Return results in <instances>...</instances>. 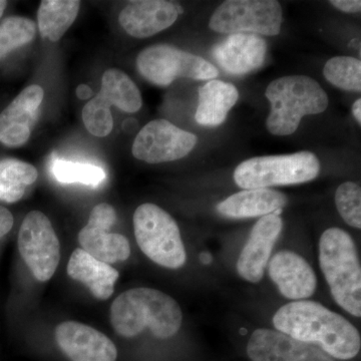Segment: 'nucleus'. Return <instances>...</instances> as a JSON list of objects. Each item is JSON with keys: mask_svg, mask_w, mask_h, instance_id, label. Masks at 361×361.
Here are the masks:
<instances>
[{"mask_svg": "<svg viewBox=\"0 0 361 361\" xmlns=\"http://www.w3.org/2000/svg\"><path fill=\"white\" fill-rule=\"evenodd\" d=\"M140 73L159 87H168L177 78L213 80L219 71L201 56H195L169 44H157L144 49L137 56Z\"/></svg>", "mask_w": 361, "mask_h": 361, "instance_id": "1a4fd4ad", "label": "nucleus"}, {"mask_svg": "<svg viewBox=\"0 0 361 361\" xmlns=\"http://www.w3.org/2000/svg\"><path fill=\"white\" fill-rule=\"evenodd\" d=\"M283 11L275 0H228L211 16L209 27L218 33L275 37L281 30Z\"/></svg>", "mask_w": 361, "mask_h": 361, "instance_id": "6e6552de", "label": "nucleus"}, {"mask_svg": "<svg viewBox=\"0 0 361 361\" xmlns=\"http://www.w3.org/2000/svg\"><path fill=\"white\" fill-rule=\"evenodd\" d=\"M201 260L203 263H209V261H210V256H209L208 254H202Z\"/></svg>", "mask_w": 361, "mask_h": 361, "instance_id": "72a5a7b5", "label": "nucleus"}, {"mask_svg": "<svg viewBox=\"0 0 361 361\" xmlns=\"http://www.w3.org/2000/svg\"><path fill=\"white\" fill-rule=\"evenodd\" d=\"M115 208L101 203L90 212L89 222L78 233V243L82 250L108 264L123 262L130 256V245L127 237L111 233L115 225Z\"/></svg>", "mask_w": 361, "mask_h": 361, "instance_id": "f8f14e48", "label": "nucleus"}, {"mask_svg": "<svg viewBox=\"0 0 361 361\" xmlns=\"http://www.w3.org/2000/svg\"><path fill=\"white\" fill-rule=\"evenodd\" d=\"M286 203V196L276 190H244L218 204L217 211L224 217L246 219L270 215L282 210Z\"/></svg>", "mask_w": 361, "mask_h": 361, "instance_id": "412c9836", "label": "nucleus"}, {"mask_svg": "<svg viewBox=\"0 0 361 361\" xmlns=\"http://www.w3.org/2000/svg\"><path fill=\"white\" fill-rule=\"evenodd\" d=\"M265 94L271 104L266 127L274 135L293 134L303 116L322 114L329 106L326 92L306 75L277 78L268 85Z\"/></svg>", "mask_w": 361, "mask_h": 361, "instance_id": "20e7f679", "label": "nucleus"}, {"mask_svg": "<svg viewBox=\"0 0 361 361\" xmlns=\"http://www.w3.org/2000/svg\"><path fill=\"white\" fill-rule=\"evenodd\" d=\"M282 229L283 220L274 214L261 217L254 225L237 261V272L244 280L257 283L262 279Z\"/></svg>", "mask_w": 361, "mask_h": 361, "instance_id": "2eb2a0df", "label": "nucleus"}, {"mask_svg": "<svg viewBox=\"0 0 361 361\" xmlns=\"http://www.w3.org/2000/svg\"><path fill=\"white\" fill-rule=\"evenodd\" d=\"M245 350L251 361H336L317 346L272 329L255 330Z\"/></svg>", "mask_w": 361, "mask_h": 361, "instance_id": "ddd939ff", "label": "nucleus"}, {"mask_svg": "<svg viewBox=\"0 0 361 361\" xmlns=\"http://www.w3.org/2000/svg\"><path fill=\"white\" fill-rule=\"evenodd\" d=\"M13 216L6 207L0 206V239L11 231L13 227Z\"/></svg>", "mask_w": 361, "mask_h": 361, "instance_id": "c85d7f7f", "label": "nucleus"}, {"mask_svg": "<svg viewBox=\"0 0 361 361\" xmlns=\"http://www.w3.org/2000/svg\"><path fill=\"white\" fill-rule=\"evenodd\" d=\"M325 78L334 85L348 92L361 90V63L350 56H336L330 59L323 68Z\"/></svg>", "mask_w": 361, "mask_h": 361, "instance_id": "393cba45", "label": "nucleus"}, {"mask_svg": "<svg viewBox=\"0 0 361 361\" xmlns=\"http://www.w3.org/2000/svg\"><path fill=\"white\" fill-rule=\"evenodd\" d=\"M319 264L336 302L351 315L361 316V268L355 242L339 228L323 232Z\"/></svg>", "mask_w": 361, "mask_h": 361, "instance_id": "7ed1b4c3", "label": "nucleus"}, {"mask_svg": "<svg viewBox=\"0 0 361 361\" xmlns=\"http://www.w3.org/2000/svg\"><path fill=\"white\" fill-rule=\"evenodd\" d=\"M37 178L39 172L32 164L16 159L0 161V201L13 204L21 200Z\"/></svg>", "mask_w": 361, "mask_h": 361, "instance_id": "b1692460", "label": "nucleus"}, {"mask_svg": "<svg viewBox=\"0 0 361 361\" xmlns=\"http://www.w3.org/2000/svg\"><path fill=\"white\" fill-rule=\"evenodd\" d=\"M75 94L80 99H90V97L94 96V92H92V87L90 85L82 84L78 85L77 90H75Z\"/></svg>", "mask_w": 361, "mask_h": 361, "instance_id": "7c9ffc66", "label": "nucleus"}, {"mask_svg": "<svg viewBox=\"0 0 361 361\" xmlns=\"http://www.w3.org/2000/svg\"><path fill=\"white\" fill-rule=\"evenodd\" d=\"M35 21L21 16H11L0 23V59L9 52L30 44L35 37Z\"/></svg>", "mask_w": 361, "mask_h": 361, "instance_id": "bb28decb", "label": "nucleus"}, {"mask_svg": "<svg viewBox=\"0 0 361 361\" xmlns=\"http://www.w3.org/2000/svg\"><path fill=\"white\" fill-rule=\"evenodd\" d=\"M56 341L71 361H116L118 357L115 343L85 323H61L56 329Z\"/></svg>", "mask_w": 361, "mask_h": 361, "instance_id": "4468645a", "label": "nucleus"}, {"mask_svg": "<svg viewBox=\"0 0 361 361\" xmlns=\"http://www.w3.org/2000/svg\"><path fill=\"white\" fill-rule=\"evenodd\" d=\"M44 92L40 85L26 87L0 114V142L16 148L30 140Z\"/></svg>", "mask_w": 361, "mask_h": 361, "instance_id": "dca6fc26", "label": "nucleus"}, {"mask_svg": "<svg viewBox=\"0 0 361 361\" xmlns=\"http://www.w3.org/2000/svg\"><path fill=\"white\" fill-rule=\"evenodd\" d=\"M268 272L278 290L286 298L300 301L314 294L317 286L314 270L295 252H278L270 260Z\"/></svg>", "mask_w": 361, "mask_h": 361, "instance_id": "a211bd4d", "label": "nucleus"}, {"mask_svg": "<svg viewBox=\"0 0 361 361\" xmlns=\"http://www.w3.org/2000/svg\"><path fill=\"white\" fill-rule=\"evenodd\" d=\"M337 210L351 227L361 228V190L355 182H345L336 190Z\"/></svg>", "mask_w": 361, "mask_h": 361, "instance_id": "cd10ccee", "label": "nucleus"}, {"mask_svg": "<svg viewBox=\"0 0 361 361\" xmlns=\"http://www.w3.org/2000/svg\"><path fill=\"white\" fill-rule=\"evenodd\" d=\"M80 8L78 0H44L37 11V25L45 39L59 42L75 23Z\"/></svg>", "mask_w": 361, "mask_h": 361, "instance_id": "5701e85b", "label": "nucleus"}, {"mask_svg": "<svg viewBox=\"0 0 361 361\" xmlns=\"http://www.w3.org/2000/svg\"><path fill=\"white\" fill-rule=\"evenodd\" d=\"M18 250L28 269L40 282L51 280L61 261V243L51 220L40 211H32L21 223Z\"/></svg>", "mask_w": 361, "mask_h": 361, "instance_id": "9d476101", "label": "nucleus"}, {"mask_svg": "<svg viewBox=\"0 0 361 361\" xmlns=\"http://www.w3.org/2000/svg\"><path fill=\"white\" fill-rule=\"evenodd\" d=\"M135 241L142 253L156 264L179 269L187 261V252L174 218L155 204L146 203L135 211Z\"/></svg>", "mask_w": 361, "mask_h": 361, "instance_id": "39448f33", "label": "nucleus"}, {"mask_svg": "<svg viewBox=\"0 0 361 361\" xmlns=\"http://www.w3.org/2000/svg\"><path fill=\"white\" fill-rule=\"evenodd\" d=\"M320 161L311 152L263 156L240 164L234 172L237 186L245 190L303 184L319 174Z\"/></svg>", "mask_w": 361, "mask_h": 361, "instance_id": "423d86ee", "label": "nucleus"}, {"mask_svg": "<svg viewBox=\"0 0 361 361\" xmlns=\"http://www.w3.org/2000/svg\"><path fill=\"white\" fill-rule=\"evenodd\" d=\"M51 172L56 180L65 184L80 183L87 186L97 187L106 180L104 169L92 164L73 163L54 159Z\"/></svg>", "mask_w": 361, "mask_h": 361, "instance_id": "a878e982", "label": "nucleus"}, {"mask_svg": "<svg viewBox=\"0 0 361 361\" xmlns=\"http://www.w3.org/2000/svg\"><path fill=\"white\" fill-rule=\"evenodd\" d=\"M278 331L317 346L336 360L348 361L360 355L358 330L343 316L314 301L285 304L273 317Z\"/></svg>", "mask_w": 361, "mask_h": 361, "instance_id": "f257e3e1", "label": "nucleus"}, {"mask_svg": "<svg viewBox=\"0 0 361 361\" xmlns=\"http://www.w3.org/2000/svg\"><path fill=\"white\" fill-rule=\"evenodd\" d=\"M68 276L84 284L99 300H108L115 292L120 273L108 263L90 255L82 248L73 252L66 268Z\"/></svg>", "mask_w": 361, "mask_h": 361, "instance_id": "aec40b11", "label": "nucleus"}, {"mask_svg": "<svg viewBox=\"0 0 361 361\" xmlns=\"http://www.w3.org/2000/svg\"><path fill=\"white\" fill-rule=\"evenodd\" d=\"M238 99V90L234 85L216 80L207 82L199 87L196 122L205 127L222 125Z\"/></svg>", "mask_w": 361, "mask_h": 361, "instance_id": "4be33fe9", "label": "nucleus"}, {"mask_svg": "<svg viewBox=\"0 0 361 361\" xmlns=\"http://www.w3.org/2000/svg\"><path fill=\"white\" fill-rule=\"evenodd\" d=\"M198 139L167 120L147 123L135 137L133 156L149 164L180 160L195 148Z\"/></svg>", "mask_w": 361, "mask_h": 361, "instance_id": "9b49d317", "label": "nucleus"}, {"mask_svg": "<svg viewBox=\"0 0 361 361\" xmlns=\"http://www.w3.org/2000/svg\"><path fill=\"white\" fill-rule=\"evenodd\" d=\"M7 6V1H2L0 0V18H1L4 11H6Z\"/></svg>", "mask_w": 361, "mask_h": 361, "instance_id": "473e14b6", "label": "nucleus"}, {"mask_svg": "<svg viewBox=\"0 0 361 361\" xmlns=\"http://www.w3.org/2000/svg\"><path fill=\"white\" fill-rule=\"evenodd\" d=\"M353 116L356 120V122L361 123V99H356L355 104L353 106Z\"/></svg>", "mask_w": 361, "mask_h": 361, "instance_id": "2f4dec72", "label": "nucleus"}, {"mask_svg": "<svg viewBox=\"0 0 361 361\" xmlns=\"http://www.w3.org/2000/svg\"><path fill=\"white\" fill-rule=\"evenodd\" d=\"M111 106L129 114L137 113L142 106L137 85L127 73L116 68L104 73L101 90L82 109V121L90 134L99 137L111 134L114 128Z\"/></svg>", "mask_w": 361, "mask_h": 361, "instance_id": "0eeeda50", "label": "nucleus"}, {"mask_svg": "<svg viewBox=\"0 0 361 361\" xmlns=\"http://www.w3.org/2000/svg\"><path fill=\"white\" fill-rule=\"evenodd\" d=\"M330 4L346 13H357L361 9L360 0H334L330 1Z\"/></svg>", "mask_w": 361, "mask_h": 361, "instance_id": "c756f323", "label": "nucleus"}, {"mask_svg": "<svg viewBox=\"0 0 361 361\" xmlns=\"http://www.w3.org/2000/svg\"><path fill=\"white\" fill-rule=\"evenodd\" d=\"M183 8L165 0L132 1L121 11L118 21L125 32L135 39H146L174 25Z\"/></svg>", "mask_w": 361, "mask_h": 361, "instance_id": "f3484780", "label": "nucleus"}, {"mask_svg": "<svg viewBox=\"0 0 361 361\" xmlns=\"http://www.w3.org/2000/svg\"><path fill=\"white\" fill-rule=\"evenodd\" d=\"M267 42L250 33L230 35L213 47L212 56L227 73L243 75L257 70L264 63Z\"/></svg>", "mask_w": 361, "mask_h": 361, "instance_id": "6ab92c4d", "label": "nucleus"}, {"mask_svg": "<svg viewBox=\"0 0 361 361\" xmlns=\"http://www.w3.org/2000/svg\"><path fill=\"white\" fill-rule=\"evenodd\" d=\"M183 322L179 303L165 292L139 287L120 294L111 306V323L118 336L133 338L145 329L159 339L176 336Z\"/></svg>", "mask_w": 361, "mask_h": 361, "instance_id": "f03ea898", "label": "nucleus"}]
</instances>
